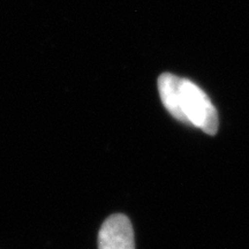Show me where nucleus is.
<instances>
[{"label":"nucleus","instance_id":"nucleus-1","mask_svg":"<svg viewBox=\"0 0 249 249\" xmlns=\"http://www.w3.org/2000/svg\"><path fill=\"white\" fill-rule=\"evenodd\" d=\"M158 90L163 105L173 118L209 135L217 133V110L200 87L183 77L164 73L158 79Z\"/></svg>","mask_w":249,"mask_h":249},{"label":"nucleus","instance_id":"nucleus-2","mask_svg":"<svg viewBox=\"0 0 249 249\" xmlns=\"http://www.w3.org/2000/svg\"><path fill=\"white\" fill-rule=\"evenodd\" d=\"M98 249H135L132 223L124 214H112L105 220L99 230Z\"/></svg>","mask_w":249,"mask_h":249}]
</instances>
